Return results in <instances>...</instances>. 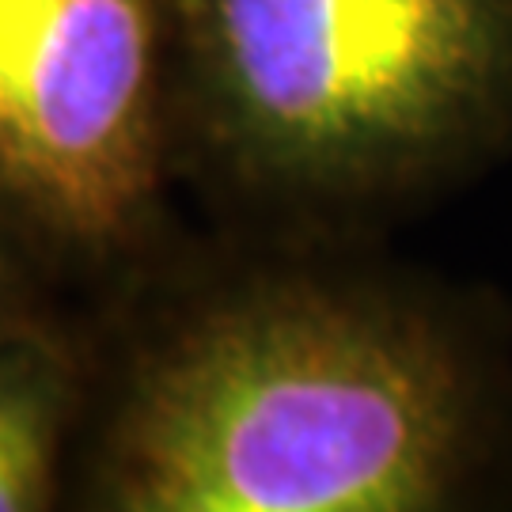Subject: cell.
<instances>
[{
    "label": "cell",
    "mask_w": 512,
    "mask_h": 512,
    "mask_svg": "<svg viewBox=\"0 0 512 512\" xmlns=\"http://www.w3.org/2000/svg\"><path fill=\"white\" fill-rule=\"evenodd\" d=\"M171 156V0H0V186L61 258L133 255Z\"/></svg>",
    "instance_id": "3"
},
{
    "label": "cell",
    "mask_w": 512,
    "mask_h": 512,
    "mask_svg": "<svg viewBox=\"0 0 512 512\" xmlns=\"http://www.w3.org/2000/svg\"><path fill=\"white\" fill-rule=\"evenodd\" d=\"M80 406V353L57 323L0 330V512L54 505Z\"/></svg>",
    "instance_id": "4"
},
{
    "label": "cell",
    "mask_w": 512,
    "mask_h": 512,
    "mask_svg": "<svg viewBox=\"0 0 512 512\" xmlns=\"http://www.w3.org/2000/svg\"><path fill=\"white\" fill-rule=\"evenodd\" d=\"M512 463L505 323L353 251L190 281L133 338L95 456L114 512H448Z\"/></svg>",
    "instance_id": "1"
},
{
    "label": "cell",
    "mask_w": 512,
    "mask_h": 512,
    "mask_svg": "<svg viewBox=\"0 0 512 512\" xmlns=\"http://www.w3.org/2000/svg\"><path fill=\"white\" fill-rule=\"evenodd\" d=\"M61 262L46 232L0 186V330L54 323L50 293Z\"/></svg>",
    "instance_id": "5"
},
{
    "label": "cell",
    "mask_w": 512,
    "mask_h": 512,
    "mask_svg": "<svg viewBox=\"0 0 512 512\" xmlns=\"http://www.w3.org/2000/svg\"><path fill=\"white\" fill-rule=\"evenodd\" d=\"M171 129L243 205L357 239L512 148V0H171Z\"/></svg>",
    "instance_id": "2"
}]
</instances>
